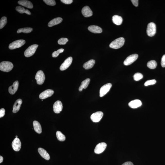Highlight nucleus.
<instances>
[{
  "mask_svg": "<svg viewBox=\"0 0 165 165\" xmlns=\"http://www.w3.org/2000/svg\"><path fill=\"white\" fill-rule=\"evenodd\" d=\"M125 42V39L123 37H120L111 42L109 45V47L114 49L120 48L123 46Z\"/></svg>",
  "mask_w": 165,
  "mask_h": 165,
  "instance_id": "nucleus-1",
  "label": "nucleus"
},
{
  "mask_svg": "<svg viewBox=\"0 0 165 165\" xmlns=\"http://www.w3.org/2000/svg\"><path fill=\"white\" fill-rule=\"evenodd\" d=\"M14 66L11 62L7 61L2 62L0 64L1 71L8 72L12 70Z\"/></svg>",
  "mask_w": 165,
  "mask_h": 165,
  "instance_id": "nucleus-2",
  "label": "nucleus"
},
{
  "mask_svg": "<svg viewBox=\"0 0 165 165\" xmlns=\"http://www.w3.org/2000/svg\"><path fill=\"white\" fill-rule=\"evenodd\" d=\"M156 32V26L154 23L151 22L149 23L147 27L146 32L149 36L153 37Z\"/></svg>",
  "mask_w": 165,
  "mask_h": 165,
  "instance_id": "nucleus-3",
  "label": "nucleus"
},
{
  "mask_svg": "<svg viewBox=\"0 0 165 165\" xmlns=\"http://www.w3.org/2000/svg\"><path fill=\"white\" fill-rule=\"evenodd\" d=\"M38 47V45L36 44L32 45L29 46L24 52V56L27 57L32 56L35 53Z\"/></svg>",
  "mask_w": 165,
  "mask_h": 165,
  "instance_id": "nucleus-4",
  "label": "nucleus"
},
{
  "mask_svg": "<svg viewBox=\"0 0 165 165\" xmlns=\"http://www.w3.org/2000/svg\"><path fill=\"white\" fill-rule=\"evenodd\" d=\"M25 43V40H18L12 42L9 45V48L11 50L14 49L19 48Z\"/></svg>",
  "mask_w": 165,
  "mask_h": 165,
  "instance_id": "nucleus-5",
  "label": "nucleus"
},
{
  "mask_svg": "<svg viewBox=\"0 0 165 165\" xmlns=\"http://www.w3.org/2000/svg\"><path fill=\"white\" fill-rule=\"evenodd\" d=\"M112 84L109 83L103 86L100 90V96L102 97L107 93L112 87Z\"/></svg>",
  "mask_w": 165,
  "mask_h": 165,
  "instance_id": "nucleus-6",
  "label": "nucleus"
},
{
  "mask_svg": "<svg viewBox=\"0 0 165 165\" xmlns=\"http://www.w3.org/2000/svg\"><path fill=\"white\" fill-rule=\"evenodd\" d=\"M35 79L37 80V83L38 84H43L45 79V75L43 71H39L37 72L36 75Z\"/></svg>",
  "mask_w": 165,
  "mask_h": 165,
  "instance_id": "nucleus-7",
  "label": "nucleus"
},
{
  "mask_svg": "<svg viewBox=\"0 0 165 165\" xmlns=\"http://www.w3.org/2000/svg\"><path fill=\"white\" fill-rule=\"evenodd\" d=\"M138 55L137 54H134L127 57L124 62V64L125 66H128L131 64L137 59Z\"/></svg>",
  "mask_w": 165,
  "mask_h": 165,
  "instance_id": "nucleus-8",
  "label": "nucleus"
},
{
  "mask_svg": "<svg viewBox=\"0 0 165 165\" xmlns=\"http://www.w3.org/2000/svg\"><path fill=\"white\" fill-rule=\"evenodd\" d=\"M107 146V144L104 142L99 143L94 149V153L98 154L102 153L105 150Z\"/></svg>",
  "mask_w": 165,
  "mask_h": 165,
  "instance_id": "nucleus-9",
  "label": "nucleus"
},
{
  "mask_svg": "<svg viewBox=\"0 0 165 165\" xmlns=\"http://www.w3.org/2000/svg\"><path fill=\"white\" fill-rule=\"evenodd\" d=\"M103 115V113L101 111L94 112L91 115V119L94 122H98L100 121Z\"/></svg>",
  "mask_w": 165,
  "mask_h": 165,
  "instance_id": "nucleus-10",
  "label": "nucleus"
},
{
  "mask_svg": "<svg viewBox=\"0 0 165 165\" xmlns=\"http://www.w3.org/2000/svg\"><path fill=\"white\" fill-rule=\"evenodd\" d=\"M73 61V58L70 57L67 58L60 66V69L61 71H64L68 68L71 66Z\"/></svg>",
  "mask_w": 165,
  "mask_h": 165,
  "instance_id": "nucleus-11",
  "label": "nucleus"
},
{
  "mask_svg": "<svg viewBox=\"0 0 165 165\" xmlns=\"http://www.w3.org/2000/svg\"><path fill=\"white\" fill-rule=\"evenodd\" d=\"M54 91L51 89H47L43 91L39 95V98L40 99H44L50 97L53 95Z\"/></svg>",
  "mask_w": 165,
  "mask_h": 165,
  "instance_id": "nucleus-12",
  "label": "nucleus"
},
{
  "mask_svg": "<svg viewBox=\"0 0 165 165\" xmlns=\"http://www.w3.org/2000/svg\"><path fill=\"white\" fill-rule=\"evenodd\" d=\"M54 111L56 114L59 113L63 109V104L60 101H57L54 104L53 107Z\"/></svg>",
  "mask_w": 165,
  "mask_h": 165,
  "instance_id": "nucleus-13",
  "label": "nucleus"
},
{
  "mask_svg": "<svg viewBox=\"0 0 165 165\" xmlns=\"http://www.w3.org/2000/svg\"><path fill=\"white\" fill-rule=\"evenodd\" d=\"M12 146L14 151H19L21 149V143L19 139L18 138H15L12 143Z\"/></svg>",
  "mask_w": 165,
  "mask_h": 165,
  "instance_id": "nucleus-14",
  "label": "nucleus"
},
{
  "mask_svg": "<svg viewBox=\"0 0 165 165\" xmlns=\"http://www.w3.org/2000/svg\"><path fill=\"white\" fill-rule=\"evenodd\" d=\"M81 11L83 16L85 17H89L92 15V11L89 6H84Z\"/></svg>",
  "mask_w": 165,
  "mask_h": 165,
  "instance_id": "nucleus-15",
  "label": "nucleus"
},
{
  "mask_svg": "<svg viewBox=\"0 0 165 165\" xmlns=\"http://www.w3.org/2000/svg\"><path fill=\"white\" fill-rule=\"evenodd\" d=\"M19 86V81H15L12 85L10 86L9 88L8 91L11 94H14L17 91Z\"/></svg>",
  "mask_w": 165,
  "mask_h": 165,
  "instance_id": "nucleus-16",
  "label": "nucleus"
},
{
  "mask_svg": "<svg viewBox=\"0 0 165 165\" xmlns=\"http://www.w3.org/2000/svg\"><path fill=\"white\" fill-rule=\"evenodd\" d=\"M141 101L139 100L136 99L131 101L129 103L128 105L131 108L135 109L140 107L142 105Z\"/></svg>",
  "mask_w": 165,
  "mask_h": 165,
  "instance_id": "nucleus-17",
  "label": "nucleus"
},
{
  "mask_svg": "<svg viewBox=\"0 0 165 165\" xmlns=\"http://www.w3.org/2000/svg\"><path fill=\"white\" fill-rule=\"evenodd\" d=\"M88 29L90 32L94 33H100L102 32V28L98 26L91 25L88 27Z\"/></svg>",
  "mask_w": 165,
  "mask_h": 165,
  "instance_id": "nucleus-18",
  "label": "nucleus"
},
{
  "mask_svg": "<svg viewBox=\"0 0 165 165\" xmlns=\"http://www.w3.org/2000/svg\"><path fill=\"white\" fill-rule=\"evenodd\" d=\"M22 101V99H19L16 101L13 107V112L14 113H16L20 109L21 104Z\"/></svg>",
  "mask_w": 165,
  "mask_h": 165,
  "instance_id": "nucleus-19",
  "label": "nucleus"
},
{
  "mask_svg": "<svg viewBox=\"0 0 165 165\" xmlns=\"http://www.w3.org/2000/svg\"><path fill=\"white\" fill-rule=\"evenodd\" d=\"M38 152L39 154L44 159L47 160H48L50 159V156L47 153L46 151L44 149L41 148H39Z\"/></svg>",
  "mask_w": 165,
  "mask_h": 165,
  "instance_id": "nucleus-20",
  "label": "nucleus"
},
{
  "mask_svg": "<svg viewBox=\"0 0 165 165\" xmlns=\"http://www.w3.org/2000/svg\"><path fill=\"white\" fill-rule=\"evenodd\" d=\"M18 4L21 6H24L29 9H32L33 7L32 3L28 1H20L18 2Z\"/></svg>",
  "mask_w": 165,
  "mask_h": 165,
  "instance_id": "nucleus-21",
  "label": "nucleus"
},
{
  "mask_svg": "<svg viewBox=\"0 0 165 165\" xmlns=\"http://www.w3.org/2000/svg\"><path fill=\"white\" fill-rule=\"evenodd\" d=\"M63 20V19L60 17H58L54 19L49 22L48 26L49 27H53L54 26L61 23Z\"/></svg>",
  "mask_w": 165,
  "mask_h": 165,
  "instance_id": "nucleus-22",
  "label": "nucleus"
},
{
  "mask_svg": "<svg viewBox=\"0 0 165 165\" xmlns=\"http://www.w3.org/2000/svg\"><path fill=\"white\" fill-rule=\"evenodd\" d=\"M112 20L114 24L117 25H119L122 24L123 22V19L120 16L115 15L112 17Z\"/></svg>",
  "mask_w": 165,
  "mask_h": 165,
  "instance_id": "nucleus-23",
  "label": "nucleus"
},
{
  "mask_svg": "<svg viewBox=\"0 0 165 165\" xmlns=\"http://www.w3.org/2000/svg\"><path fill=\"white\" fill-rule=\"evenodd\" d=\"M95 63V61L93 59L89 60L84 64L83 65V67L85 69L89 70L92 68Z\"/></svg>",
  "mask_w": 165,
  "mask_h": 165,
  "instance_id": "nucleus-24",
  "label": "nucleus"
},
{
  "mask_svg": "<svg viewBox=\"0 0 165 165\" xmlns=\"http://www.w3.org/2000/svg\"><path fill=\"white\" fill-rule=\"evenodd\" d=\"M90 80L89 78H87L81 83V86L79 88V91H81L83 90V89H86L88 87L89 84Z\"/></svg>",
  "mask_w": 165,
  "mask_h": 165,
  "instance_id": "nucleus-25",
  "label": "nucleus"
},
{
  "mask_svg": "<svg viewBox=\"0 0 165 165\" xmlns=\"http://www.w3.org/2000/svg\"><path fill=\"white\" fill-rule=\"evenodd\" d=\"M33 125L34 130L38 134H40L42 132L41 126L39 122L37 121H34L33 122Z\"/></svg>",
  "mask_w": 165,
  "mask_h": 165,
  "instance_id": "nucleus-26",
  "label": "nucleus"
},
{
  "mask_svg": "<svg viewBox=\"0 0 165 165\" xmlns=\"http://www.w3.org/2000/svg\"><path fill=\"white\" fill-rule=\"evenodd\" d=\"M16 10L21 14L24 13L28 15H31V13L28 10L24 9L23 7L21 6H17L16 8Z\"/></svg>",
  "mask_w": 165,
  "mask_h": 165,
  "instance_id": "nucleus-27",
  "label": "nucleus"
},
{
  "mask_svg": "<svg viewBox=\"0 0 165 165\" xmlns=\"http://www.w3.org/2000/svg\"><path fill=\"white\" fill-rule=\"evenodd\" d=\"M33 30L31 28H25L19 29L18 30L17 32L18 33L23 32L24 33H30Z\"/></svg>",
  "mask_w": 165,
  "mask_h": 165,
  "instance_id": "nucleus-28",
  "label": "nucleus"
},
{
  "mask_svg": "<svg viewBox=\"0 0 165 165\" xmlns=\"http://www.w3.org/2000/svg\"><path fill=\"white\" fill-rule=\"evenodd\" d=\"M157 66V63L155 60H151L147 63V66L150 69H154Z\"/></svg>",
  "mask_w": 165,
  "mask_h": 165,
  "instance_id": "nucleus-29",
  "label": "nucleus"
},
{
  "mask_svg": "<svg viewBox=\"0 0 165 165\" xmlns=\"http://www.w3.org/2000/svg\"><path fill=\"white\" fill-rule=\"evenodd\" d=\"M56 134L57 138L59 141H64L66 140V137L61 132L57 131Z\"/></svg>",
  "mask_w": 165,
  "mask_h": 165,
  "instance_id": "nucleus-30",
  "label": "nucleus"
},
{
  "mask_svg": "<svg viewBox=\"0 0 165 165\" xmlns=\"http://www.w3.org/2000/svg\"><path fill=\"white\" fill-rule=\"evenodd\" d=\"M7 18L5 17H3L1 19L0 21V29L3 28L7 23Z\"/></svg>",
  "mask_w": 165,
  "mask_h": 165,
  "instance_id": "nucleus-31",
  "label": "nucleus"
},
{
  "mask_svg": "<svg viewBox=\"0 0 165 165\" xmlns=\"http://www.w3.org/2000/svg\"><path fill=\"white\" fill-rule=\"evenodd\" d=\"M134 79L135 81H138L140 80L143 77V74L141 73H135L133 76Z\"/></svg>",
  "mask_w": 165,
  "mask_h": 165,
  "instance_id": "nucleus-32",
  "label": "nucleus"
},
{
  "mask_svg": "<svg viewBox=\"0 0 165 165\" xmlns=\"http://www.w3.org/2000/svg\"><path fill=\"white\" fill-rule=\"evenodd\" d=\"M64 50L63 49L61 48L58 50L56 51L53 52L52 54V56L54 58H56L58 56L59 54L63 53L64 51Z\"/></svg>",
  "mask_w": 165,
  "mask_h": 165,
  "instance_id": "nucleus-33",
  "label": "nucleus"
},
{
  "mask_svg": "<svg viewBox=\"0 0 165 165\" xmlns=\"http://www.w3.org/2000/svg\"><path fill=\"white\" fill-rule=\"evenodd\" d=\"M68 41L67 38H60L58 41V43L60 45H66L67 42Z\"/></svg>",
  "mask_w": 165,
  "mask_h": 165,
  "instance_id": "nucleus-34",
  "label": "nucleus"
},
{
  "mask_svg": "<svg viewBox=\"0 0 165 165\" xmlns=\"http://www.w3.org/2000/svg\"><path fill=\"white\" fill-rule=\"evenodd\" d=\"M157 81L153 79L151 80H149L147 81L144 83V86H147L150 85H154L156 84Z\"/></svg>",
  "mask_w": 165,
  "mask_h": 165,
  "instance_id": "nucleus-35",
  "label": "nucleus"
},
{
  "mask_svg": "<svg viewBox=\"0 0 165 165\" xmlns=\"http://www.w3.org/2000/svg\"><path fill=\"white\" fill-rule=\"evenodd\" d=\"M43 1L48 5L54 6L56 5V2L54 0H44Z\"/></svg>",
  "mask_w": 165,
  "mask_h": 165,
  "instance_id": "nucleus-36",
  "label": "nucleus"
},
{
  "mask_svg": "<svg viewBox=\"0 0 165 165\" xmlns=\"http://www.w3.org/2000/svg\"><path fill=\"white\" fill-rule=\"evenodd\" d=\"M161 66L163 67H165V55H163L162 57L161 62Z\"/></svg>",
  "mask_w": 165,
  "mask_h": 165,
  "instance_id": "nucleus-37",
  "label": "nucleus"
},
{
  "mask_svg": "<svg viewBox=\"0 0 165 165\" xmlns=\"http://www.w3.org/2000/svg\"><path fill=\"white\" fill-rule=\"evenodd\" d=\"M62 2L65 4H71L73 2L72 0H61Z\"/></svg>",
  "mask_w": 165,
  "mask_h": 165,
  "instance_id": "nucleus-38",
  "label": "nucleus"
},
{
  "mask_svg": "<svg viewBox=\"0 0 165 165\" xmlns=\"http://www.w3.org/2000/svg\"><path fill=\"white\" fill-rule=\"evenodd\" d=\"M5 110L4 108L1 109H0V117L1 118L4 116L5 114Z\"/></svg>",
  "mask_w": 165,
  "mask_h": 165,
  "instance_id": "nucleus-39",
  "label": "nucleus"
},
{
  "mask_svg": "<svg viewBox=\"0 0 165 165\" xmlns=\"http://www.w3.org/2000/svg\"><path fill=\"white\" fill-rule=\"evenodd\" d=\"M131 1L134 6H136V7L138 6V0H132Z\"/></svg>",
  "mask_w": 165,
  "mask_h": 165,
  "instance_id": "nucleus-40",
  "label": "nucleus"
},
{
  "mask_svg": "<svg viewBox=\"0 0 165 165\" xmlns=\"http://www.w3.org/2000/svg\"><path fill=\"white\" fill-rule=\"evenodd\" d=\"M122 165H134L133 163L130 161L127 162Z\"/></svg>",
  "mask_w": 165,
  "mask_h": 165,
  "instance_id": "nucleus-41",
  "label": "nucleus"
},
{
  "mask_svg": "<svg viewBox=\"0 0 165 165\" xmlns=\"http://www.w3.org/2000/svg\"><path fill=\"white\" fill-rule=\"evenodd\" d=\"M3 158L2 156H0V163H1L3 161Z\"/></svg>",
  "mask_w": 165,
  "mask_h": 165,
  "instance_id": "nucleus-42",
  "label": "nucleus"
},
{
  "mask_svg": "<svg viewBox=\"0 0 165 165\" xmlns=\"http://www.w3.org/2000/svg\"><path fill=\"white\" fill-rule=\"evenodd\" d=\"M16 138H18V136H17V135H16Z\"/></svg>",
  "mask_w": 165,
  "mask_h": 165,
  "instance_id": "nucleus-43",
  "label": "nucleus"
}]
</instances>
